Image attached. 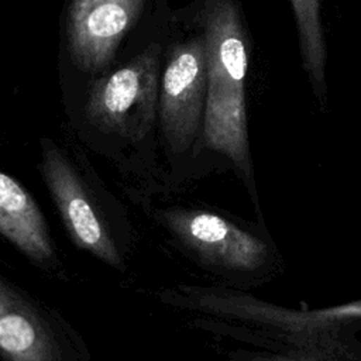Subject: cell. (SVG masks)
I'll return each instance as SVG.
<instances>
[{"label": "cell", "instance_id": "obj_8", "mask_svg": "<svg viewBox=\"0 0 361 361\" xmlns=\"http://www.w3.org/2000/svg\"><path fill=\"white\" fill-rule=\"evenodd\" d=\"M302 55V65L314 96L326 102L327 47L322 24L320 0H290Z\"/></svg>", "mask_w": 361, "mask_h": 361}, {"label": "cell", "instance_id": "obj_2", "mask_svg": "<svg viewBox=\"0 0 361 361\" xmlns=\"http://www.w3.org/2000/svg\"><path fill=\"white\" fill-rule=\"evenodd\" d=\"M203 24L207 90L200 148L223 155L250 188L255 200L245 107L248 54L235 1L209 0Z\"/></svg>", "mask_w": 361, "mask_h": 361}, {"label": "cell", "instance_id": "obj_5", "mask_svg": "<svg viewBox=\"0 0 361 361\" xmlns=\"http://www.w3.org/2000/svg\"><path fill=\"white\" fill-rule=\"evenodd\" d=\"M0 361H92L76 327L0 272Z\"/></svg>", "mask_w": 361, "mask_h": 361}, {"label": "cell", "instance_id": "obj_7", "mask_svg": "<svg viewBox=\"0 0 361 361\" xmlns=\"http://www.w3.org/2000/svg\"><path fill=\"white\" fill-rule=\"evenodd\" d=\"M0 238L49 276L65 275L55 238L34 196L0 168Z\"/></svg>", "mask_w": 361, "mask_h": 361}, {"label": "cell", "instance_id": "obj_6", "mask_svg": "<svg viewBox=\"0 0 361 361\" xmlns=\"http://www.w3.org/2000/svg\"><path fill=\"white\" fill-rule=\"evenodd\" d=\"M142 4L144 0H73L68 16V41L76 63L90 72L107 65Z\"/></svg>", "mask_w": 361, "mask_h": 361}, {"label": "cell", "instance_id": "obj_1", "mask_svg": "<svg viewBox=\"0 0 361 361\" xmlns=\"http://www.w3.org/2000/svg\"><path fill=\"white\" fill-rule=\"evenodd\" d=\"M39 175L69 240L99 262L126 272L137 233L123 202L89 166L51 140L41 142Z\"/></svg>", "mask_w": 361, "mask_h": 361}, {"label": "cell", "instance_id": "obj_4", "mask_svg": "<svg viewBox=\"0 0 361 361\" xmlns=\"http://www.w3.org/2000/svg\"><path fill=\"white\" fill-rule=\"evenodd\" d=\"M206 90V42L199 37L173 48L162 75L158 113L168 155L164 195L180 190L196 175Z\"/></svg>", "mask_w": 361, "mask_h": 361}, {"label": "cell", "instance_id": "obj_3", "mask_svg": "<svg viewBox=\"0 0 361 361\" xmlns=\"http://www.w3.org/2000/svg\"><path fill=\"white\" fill-rule=\"evenodd\" d=\"M171 244L200 268L241 279L258 274L269 259L267 243L237 221L193 204H157L138 199Z\"/></svg>", "mask_w": 361, "mask_h": 361}]
</instances>
